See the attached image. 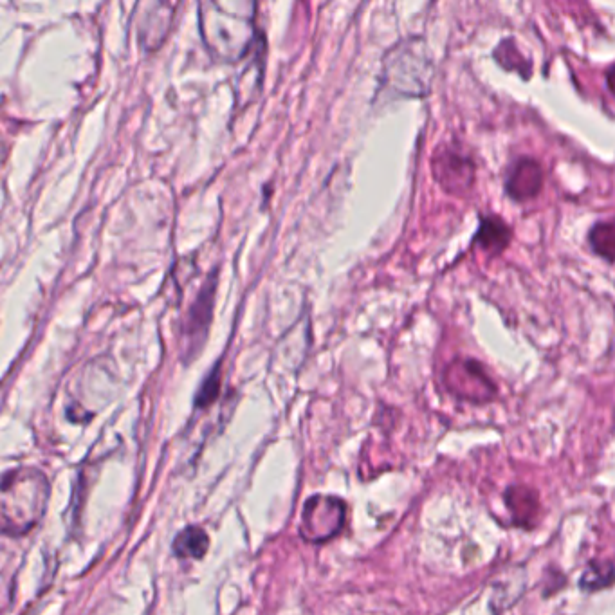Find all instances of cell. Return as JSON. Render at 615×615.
Here are the masks:
<instances>
[{"instance_id": "obj_16", "label": "cell", "mask_w": 615, "mask_h": 615, "mask_svg": "<svg viewBox=\"0 0 615 615\" xmlns=\"http://www.w3.org/2000/svg\"><path fill=\"white\" fill-rule=\"evenodd\" d=\"M606 85H608V89L615 96V65H612L610 69H608V73H606Z\"/></svg>"}, {"instance_id": "obj_9", "label": "cell", "mask_w": 615, "mask_h": 615, "mask_svg": "<svg viewBox=\"0 0 615 615\" xmlns=\"http://www.w3.org/2000/svg\"><path fill=\"white\" fill-rule=\"evenodd\" d=\"M513 239V230L500 215H486L480 217L477 235H475V246L486 251L489 255H500Z\"/></svg>"}, {"instance_id": "obj_3", "label": "cell", "mask_w": 615, "mask_h": 615, "mask_svg": "<svg viewBox=\"0 0 615 615\" xmlns=\"http://www.w3.org/2000/svg\"><path fill=\"white\" fill-rule=\"evenodd\" d=\"M385 83L404 96H426L432 89L435 64L423 38H408L385 56Z\"/></svg>"}, {"instance_id": "obj_1", "label": "cell", "mask_w": 615, "mask_h": 615, "mask_svg": "<svg viewBox=\"0 0 615 615\" xmlns=\"http://www.w3.org/2000/svg\"><path fill=\"white\" fill-rule=\"evenodd\" d=\"M255 4L202 2L199 6L204 44L221 60H240L253 42Z\"/></svg>"}, {"instance_id": "obj_11", "label": "cell", "mask_w": 615, "mask_h": 615, "mask_svg": "<svg viewBox=\"0 0 615 615\" xmlns=\"http://www.w3.org/2000/svg\"><path fill=\"white\" fill-rule=\"evenodd\" d=\"M496 62L504 67L505 71H513L518 73L522 78H529L533 71L531 60L525 58L524 53L518 49V44L513 38H505L495 49Z\"/></svg>"}, {"instance_id": "obj_6", "label": "cell", "mask_w": 615, "mask_h": 615, "mask_svg": "<svg viewBox=\"0 0 615 615\" xmlns=\"http://www.w3.org/2000/svg\"><path fill=\"white\" fill-rule=\"evenodd\" d=\"M444 381L450 392L469 401L482 403L496 394V386L477 359L451 361L444 372Z\"/></svg>"}, {"instance_id": "obj_5", "label": "cell", "mask_w": 615, "mask_h": 615, "mask_svg": "<svg viewBox=\"0 0 615 615\" xmlns=\"http://www.w3.org/2000/svg\"><path fill=\"white\" fill-rule=\"evenodd\" d=\"M433 177L451 195L468 193L477 177L473 157L460 145L448 143L435 152L432 161Z\"/></svg>"}, {"instance_id": "obj_10", "label": "cell", "mask_w": 615, "mask_h": 615, "mask_svg": "<svg viewBox=\"0 0 615 615\" xmlns=\"http://www.w3.org/2000/svg\"><path fill=\"white\" fill-rule=\"evenodd\" d=\"M210 549V536L197 525H190L177 534L172 551L177 558H192L201 560Z\"/></svg>"}, {"instance_id": "obj_12", "label": "cell", "mask_w": 615, "mask_h": 615, "mask_svg": "<svg viewBox=\"0 0 615 615\" xmlns=\"http://www.w3.org/2000/svg\"><path fill=\"white\" fill-rule=\"evenodd\" d=\"M588 244L596 255L615 262V219L596 222L588 231Z\"/></svg>"}, {"instance_id": "obj_13", "label": "cell", "mask_w": 615, "mask_h": 615, "mask_svg": "<svg viewBox=\"0 0 615 615\" xmlns=\"http://www.w3.org/2000/svg\"><path fill=\"white\" fill-rule=\"evenodd\" d=\"M615 581V563L614 561H597L592 563L583 578H581V587L587 590H597V588L608 587L610 583Z\"/></svg>"}, {"instance_id": "obj_2", "label": "cell", "mask_w": 615, "mask_h": 615, "mask_svg": "<svg viewBox=\"0 0 615 615\" xmlns=\"http://www.w3.org/2000/svg\"><path fill=\"white\" fill-rule=\"evenodd\" d=\"M47 502L49 482L42 471H8L2 480V531L10 536L28 533L46 515Z\"/></svg>"}, {"instance_id": "obj_15", "label": "cell", "mask_w": 615, "mask_h": 615, "mask_svg": "<svg viewBox=\"0 0 615 615\" xmlns=\"http://www.w3.org/2000/svg\"><path fill=\"white\" fill-rule=\"evenodd\" d=\"M219 388H221V370H219V367H215L213 368L212 374L206 377V381H204L201 388H199L197 397H195V404H197L199 408L210 406V404L217 399Z\"/></svg>"}, {"instance_id": "obj_4", "label": "cell", "mask_w": 615, "mask_h": 615, "mask_svg": "<svg viewBox=\"0 0 615 615\" xmlns=\"http://www.w3.org/2000/svg\"><path fill=\"white\" fill-rule=\"evenodd\" d=\"M345 516H347V507L338 496H311L303 505L300 534L307 542H327L341 533L345 525Z\"/></svg>"}, {"instance_id": "obj_8", "label": "cell", "mask_w": 615, "mask_h": 615, "mask_svg": "<svg viewBox=\"0 0 615 615\" xmlns=\"http://www.w3.org/2000/svg\"><path fill=\"white\" fill-rule=\"evenodd\" d=\"M213 296H215V276H210L199 296L188 311V320L184 327V336L188 340V349H199L206 336L213 316Z\"/></svg>"}, {"instance_id": "obj_14", "label": "cell", "mask_w": 615, "mask_h": 615, "mask_svg": "<svg viewBox=\"0 0 615 615\" xmlns=\"http://www.w3.org/2000/svg\"><path fill=\"white\" fill-rule=\"evenodd\" d=\"M505 502L509 505V509L515 513V515L527 516L534 515L538 502H536V495L533 491H529L527 487H511L507 491V498Z\"/></svg>"}, {"instance_id": "obj_7", "label": "cell", "mask_w": 615, "mask_h": 615, "mask_svg": "<svg viewBox=\"0 0 615 615\" xmlns=\"http://www.w3.org/2000/svg\"><path fill=\"white\" fill-rule=\"evenodd\" d=\"M543 168L533 157H518L505 175V192L516 202L531 201L542 192Z\"/></svg>"}]
</instances>
